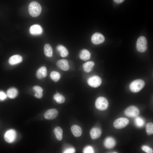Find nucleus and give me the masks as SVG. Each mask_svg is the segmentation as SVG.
Masks as SVG:
<instances>
[{
  "label": "nucleus",
  "mask_w": 153,
  "mask_h": 153,
  "mask_svg": "<svg viewBox=\"0 0 153 153\" xmlns=\"http://www.w3.org/2000/svg\"><path fill=\"white\" fill-rule=\"evenodd\" d=\"M41 7L39 3L34 1L29 4L28 11L30 15L32 17L38 16L41 14Z\"/></svg>",
  "instance_id": "nucleus-1"
},
{
  "label": "nucleus",
  "mask_w": 153,
  "mask_h": 153,
  "mask_svg": "<svg viewBox=\"0 0 153 153\" xmlns=\"http://www.w3.org/2000/svg\"><path fill=\"white\" fill-rule=\"evenodd\" d=\"M145 85L144 81L141 79L136 80L130 84L129 88L133 92L137 93L141 90Z\"/></svg>",
  "instance_id": "nucleus-2"
},
{
  "label": "nucleus",
  "mask_w": 153,
  "mask_h": 153,
  "mask_svg": "<svg viewBox=\"0 0 153 153\" xmlns=\"http://www.w3.org/2000/svg\"><path fill=\"white\" fill-rule=\"evenodd\" d=\"M109 106V103L107 99L105 97H98L95 102L96 108L101 110H106Z\"/></svg>",
  "instance_id": "nucleus-3"
},
{
  "label": "nucleus",
  "mask_w": 153,
  "mask_h": 153,
  "mask_svg": "<svg viewBox=\"0 0 153 153\" xmlns=\"http://www.w3.org/2000/svg\"><path fill=\"white\" fill-rule=\"evenodd\" d=\"M147 48V41L146 38L144 36L140 37L136 42L137 50L139 52H144L146 50Z\"/></svg>",
  "instance_id": "nucleus-4"
},
{
  "label": "nucleus",
  "mask_w": 153,
  "mask_h": 153,
  "mask_svg": "<svg viewBox=\"0 0 153 153\" xmlns=\"http://www.w3.org/2000/svg\"><path fill=\"white\" fill-rule=\"evenodd\" d=\"M124 113L127 116L134 118L138 115L139 113V110L136 107L131 106L128 107L125 110Z\"/></svg>",
  "instance_id": "nucleus-5"
},
{
  "label": "nucleus",
  "mask_w": 153,
  "mask_h": 153,
  "mask_svg": "<svg viewBox=\"0 0 153 153\" xmlns=\"http://www.w3.org/2000/svg\"><path fill=\"white\" fill-rule=\"evenodd\" d=\"M129 120L127 118H120L115 120L114 122V127L117 129H121L126 127L129 123Z\"/></svg>",
  "instance_id": "nucleus-6"
},
{
  "label": "nucleus",
  "mask_w": 153,
  "mask_h": 153,
  "mask_svg": "<svg viewBox=\"0 0 153 153\" xmlns=\"http://www.w3.org/2000/svg\"><path fill=\"white\" fill-rule=\"evenodd\" d=\"M87 82L90 86L93 88H97L101 84L102 80L101 78L98 76L94 75L89 78Z\"/></svg>",
  "instance_id": "nucleus-7"
},
{
  "label": "nucleus",
  "mask_w": 153,
  "mask_h": 153,
  "mask_svg": "<svg viewBox=\"0 0 153 153\" xmlns=\"http://www.w3.org/2000/svg\"><path fill=\"white\" fill-rule=\"evenodd\" d=\"M16 133L14 129L8 130L5 133L4 139L6 142L9 143H13L15 140Z\"/></svg>",
  "instance_id": "nucleus-8"
},
{
  "label": "nucleus",
  "mask_w": 153,
  "mask_h": 153,
  "mask_svg": "<svg viewBox=\"0 0 153 153\" xmlns=\"http://www.w3.org/2000/svg\"><path fill=\"white\" fill-rule=\"evenodd\" d=\"M91 40L93 43L98 44L103 42L105 38L104 36L100 33H96L92 35Z\"/></svg>",
  "instance_id": "nucleus-9"
},
{
  "label": "nucleus",
  "mask_w": 153,
  "mask_h": 153,
  "mask_svg": "<svg viewBox=\"0 0 153 153\" xmlns=\"http://www.w3.org/2000/svg\"><path fill=\"white\" fill-rule=\"evenodd\" d=\"M58 114V111L56 109H51L48 110L45 113L44 117L46 119L52 120L56 118Z\"/></svg>",
  "instance_id": "nucleus-10"
},
{
  "label": "nucleus",
  "mask_w": 153,
  "mask_h": 153,
  "mask_svg": "<svg viewBox=\"0 0 153 153\" xmlns=\"http://www.w3.org/2000/svg\"><path fill=\"white\" fill-rule=\"evenodd\" d=\"M30 33L33 35H39L42 34L43 29L41 26L38 24L31 26L29 29Z\"/></svg>",
  "instance_id": "nucleus-11"
},
{
  "label": "nucleus",
  "mask_w": 153,
  "mask_h": 153,
  "mask_svg": "<svg viewBox=\"0 0 153 153\" xmlns=\"http://www.w3.org/2000/svg\"><path fill=\"white\" fill-rule=\"evenodd\" d=\"M56 65L60 69L66 71L69 69V65L67 61L65 59H61L57 62Z\"/></svg>",
  "instance_id": "nucleus-12"
},
{
  "label": "nucleus",
  "mask_w": 153,
  "mask_h": 153,
  "mask_svg": "<svg viewBox=\"0 0 153 153\" xmlns=\"http://www.w3.org/2000/svg\"><path fill=\"white\" fill-rule=\"evenodd\" d=\"M22 58L20 55L16 54L11 56L8 60L9 63L14 65L21 62L22 61Z\"/></svg>",
  "instance_id": "nucleus-13"
},
{
  "label": "nucleus",
  "mask_w": 153,
  "mask_h": 153,
  "mask_svg": "<svg viewBox=\"0 0 153 153\" xmlns=\"http://www.w3.org/2000/svg\"><path fill=\"white\" fill-rule=\"evenodd\" d=\"M47 75V70L46 67L42 66L39 68L37 71L36 76L39 79L45 77Z\"/></svg>",
  "instance_id": "nucleus-14"
},
{
  "label": "nucleus",
  "mask_w": 153,
  "mask_h": 153,
  "mask_svg": "<svg viewBox=\"0 0 153 153\" xmlns=\"http://www.w3.org/2000/svg\"><path fill=\"white\" fill-rule=\"evenodd\" d=\"M116 142L115 139L111 137L107 138L104 142L105 146L107 148H112L115 146Z\"/></svg>",
  "instance_id": "nucleus-15"
},
{
  "label": "nucleus",
  "mask_w": 153,
  "mask_h": 153,
  "mask_svg": "<svg viewBox=\"0 0 153 153\" xmlns=\"http://www.w3.org/2000/svg\"><path fill=\"white\" fill-rule=\"evenodd\" d=\"M90 135L91 138L93 139H95L99 138L101 134V131L100 129L98 128H94L90 130Z\"/></svg>",
  "instance_id": "nucleus-16"
},
{
  "label": "nucleus",
  "mask_w": 153,
  "mask_h": 153,
  "mask_svg": "<svg viewBox=\"0 0 153 153\" xmlns=\"http://www.w3.org/2000/svg\"><path fill=\"white\" fill-rule=\"evenodd\" d=\"M71 130L73 135L75 137L80 136L82 133L81 128L77 125H73L71 128Z\"/></svg>",
  "instance_id": "nucleus-17"
},
{
  "label": "nucleus",
  "mask_w": 153,
  "mask_h": 153,
  "mask_svg": "<svg viewBox=\"0 0 153 153\" xmlns=\"http://www.w3.org/2000/svg\"><path fill=\"white\" fill-rule=\"evenodd\" d=\"M91 56L90 52L86 49H83L80 52L79 54L80 58L83 61H86L89 60Z\"/></svg>",
  "instance_id": "nucleus-18"
},
{
  "label": "nucleus",
  "mask_w": 153,
  "mask_h": 153,
  "mask_svg": "<svg viewBox=\"0 0 153 153\" xmlns=\"http://www.w3.org/2000/svg\"><path fill=\"white\" fill-rule=\"evenodd\" d=\"M56 49L59 52L60 56L62 57H66L69 54L67 49L63 45H58L56 47Z\"/></svg>",
  "instance_id": "nucleus-19"
},
{
  "label": "nucleus",
  "mask_w": 153,
  "mask_h": 153,
  "mask_svg": "<svg viewBox=\"0 0 153 153\" xmlns=\"http://www.w3.org/2000/svg\"><path fill=\"white\" fill-rule=\"evenodd\" d=\"M18 94V90L14 88H9L7 92V96L11 99L15 98L17 96Z\"/></svg>",
  "instance_id": "nucleus-20"
},
{
  "label": "nucleus",
  "mask_w": 153,
  "mask_h": 153,
  "mask_svg": "<svg viewBox=\"0 0 153 153\" xmlns=\"http://www.w3.org/2000/svg\"><path fill=\"white\" fill-rule=\"evenodd\" d=\"M94 64V62L92 61H89L85 63L83 65L84 71L86 73L90 72L93 69Z\"/></svg>",
  "instance_id": "nucleus-21"
},
{
  "label": "nucleus",
  "mask_w": 153,
  "mask_h": 153,
  "mask_svg": "<svg viewBox=\"0 0 153 153\" xmlns=\"http://www.w3.org/2000/svg\"><path fill=\"white\" fill-rule=\"evenodd\" d=\"M54 132L57 139L58 141H61L63 137V130L59 126H57L54 129Z\"/></svg>",
  "instance_id": "nucleus-22"
},
{
  "label": "nucleus",
  "mask_w": 153,
  "mask_h": 153,
  "mask_svg": "<svg viewBox=\"0 0 153 153\" xmlns=\"http://www.w3.org/2000/svg\"><path fill=\"white\" fill-rule=\"evenodd\" d=\"M44 52L45 56L48 57L52 56L53 50L51 46L48 44H46L44 46Z\"/></svg>",
  "instance_id": "nucleus-23"
},
{
  "label": "nucleus",
  "mask_w": 153,
  "mask_h": 153,
  "mask_svg": "<svg viewBox=\"0 0 153 153\" xmlns=\"http://www.w3.org/2000/svg\"><path fill=\"white\" fill-rule=\"evenodd\" d=\"M53 98L59 104L62 103L65 101L64 97L62 95L58 93L54 95Z\"/></svg>",
  "instance_id": "nucleus-24"
},
{
  "label": "nucleus",
  "mask_w": 153,
  "mask_h": 153,
  "mask_svg": "<svg viewBox=\"0 0 153 153\" xmlns=\"http://www.w3.org/2000/svg\"><path fill=\"white\" fill-rule=\"evenodd\" d=\"M50 76L54 81L57 82L60 79V73L56 71H52L50 74Z\"/></svg>",
  "instance_id": "nucleus-25"
},
{
  "label": "nucleus",
  "mask_w": 153,
  "mask_h": 153,
  "mask_svg": "<svg viewBox=\"0 0 153 153\" xmlns=\"http://www.w3.org/2000/svg\"><path fill=\"white\" fill-rule=\"evenodd\" d=\"M146 130L147 134L150 135L153 133V124L151 122L148 123L146 126Z\"/></svg>",
  "instance_id": "nucleus-26"
},
{
  "label": "nucleus",
  "mask_w": 153,
  "mask_h": 153,
  "mask_svg": "<svg viewBox=\"0 0 153 153\" xmlns=\"http://www.w3.org/2000/svg\"><path fill=\"white\" fill-rule=\"evenodd\" d=\"M135 120L136 125L139 127H142L144 124V121L143 119L139 117H136Z\"/></svg>",
  "instance_id": "nucleus-27"
},
{
  "label": "nucleus",
  "mask_w": 153,
  "mask_h": 153,
  "mask_svg": "<svg viewBox=\"0 0 153 153\" xmlns=\"http://www.w3.org/2000/svg\"><path fill=\"white\" fill-rule=\"evenodd\" d=\"M94 152L93 148L90 146L86 147L83 150V152L84 153H92Z\"/></svg>",
  "instance_id": "nucleus-28"
},
{
  "label": "nucleus",
  "mask_w": 153,
  "mask_h": 153,
  "mask_svg": "<svg viewBox=\"0 0 153 153\" xmlns=\"http://www.w3.org/2000/svg\"><path fill=\"white\" fill-rule=\"evenodd\" d=\"M142 149L144 151L147 153H153L152 149L146 145H143L141 147Z\"/></svg>",
  "instance_id": "nucleus-29"
},
{
  "label": "nucleus",
  "mask_w": 153,
  "mask_h": 153,
  "mask_svg": "<svg viewBox=\"0 0 153 153\" xmlns=\"http://www.w3.org/2000/svg\"><path fill=\"white\" fill-rule=\"evenodd\" d=\"M33 89L35 92L37 93L42 92L43 90L42 88L39 86H35L33 87Z\"/></svg>",
  "instance_id": "nucleus-30"
},
{
  "label": "nucleus",
  "mask_w": 153,
  "mask_h": 153,
  "mask_svg": "<svg viewBox=\"0 0 153 153\" xmlns=\"http://www.w3.org/2000/svg\"><path fill=\"white\" fill-rule=\"evenodd\" d=\"M7 97V94L3 91H0V100L3 101Z\"/></svg>",
  "instance_id": "nucleus-31"
},
{
  "label": "nucleus",
  "mask_w": 153,
  "mask_h": 153,
  "mask_svg": "<svg viewBox=\"0 0 153 153\" xmlns=\"http://www.w3.org/2000/svg\"><path fill=\"white\" fill-rule=\"evenodd\" d=\"M75 149L73 148H69L65 150L63 153H73L75 152Z\"/></svg>",
  "instance_id": "nucleus-32"
},
{
  "label": "nucleus",
  "mask_w": 153,
  "mask_h": 153,
  "mask_svg": "<svg viewBox=\"0 0 153 153\" xmlns=\"http://www.w3.org/2000/svg\"><path fill=\"white\" fill-rule=\"evenodd\" d=\"M42 95L43 94L42 92H39L36 93L35 95V96L36 98L40 99L42 97Z\"/></svg>",
  "instance_id": "nucleus-33"
},
{
  "label": "nucleus",
  "mask_w": 153,
  "mask_h": 153,
  "mask_svg": "<svg viewBox=\"0 0 153 153\" xmlns=\"http://www.w3.org/2000/svg\"><path fill=\"white\" fill-rule=\"evenodd\" d=\"M125 0H114V1L117 3H122Z\"/></svg>",
  "instance_id": "nucleus-34"
}]
</instances>
